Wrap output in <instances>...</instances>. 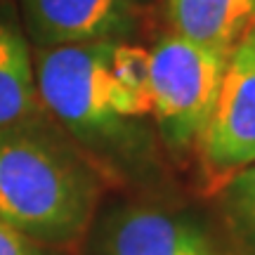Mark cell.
<instances>
[{"instance_id":"30bf717a","label":"cell","mask_w":255,"mask_h":255,"mask_svg":"<svg viewBox=\"0 0 255 255\" xmlns=\"http://www.w3.org/2000/svg\"><path fill=\"white\" fill-rule=\"evenodd\" d=\"M0 255H47L45 248L0 220Z\"/></svg>"},{"instance_id":"6da1fadb","label":"cell","mask_w":255,"mask_h":255,"mask_svg":"<svg viewBox=\"0 0 255 255\" xmlns=\"http://www.w3.org/2000/svg\"><path fill=\"white\" fill-rule=\"evenodd\" d=\"M38 97L78 142L121 161H139L151 114L149 52L123 40L40 47Z\"/></svg>"},{"instance_id":"9c48e42d","label":"cell","mask_w":255,"mask_h":255,"mask_svg":"<svg viewBox=\"0 0 255 255\" xmlns=\"http://www.w3.org/2000/svg\"><path fill=\"white\" fill-rule=\"evenodd\" d=\"M220 203L237 241L248 255H255V163L229 177L220 194Z\"/></svg>"},{"instance_id":"5b68a950","label":"cell","mask_w":255,"mask_h":255,"mask_svg":"<svg viewBox=\"0 0 255 255\" xmlns=\"http://www.w3.org/2000/svg\"><path fill=\"white\" fill-rule=\"evenodd\" d=\"M38 47L123 40L137 28L142 0H21Z\"/></svg>"},{"instance_id":"8992f818","label":"cell","mask_w":255,"mask_h":255,"mask_svg":"<svg viewBox=\"0 0 255 255\" xmlns=\"http://www.w3.org/2000/svg\"><path fill=\"white\" fill-rule=\"evenodd\" d=\"M97 255H220L194 220L154 206H121L104 218Z\"/></svg>"},{"instance_id":"7a4b0ae2","label":"cell","mask_w":255,"mask_h":255,"mask_svg":"<svg viewBox=\"0 0 255 255\" xmlns=\"http://www.w3.org/2000/svg\"><path fill=\"white\" fill-rule=\"evenodd\" d=\"M95 177L64 146L0 130V220L38 244L81 234L95 208Z\"/></svg>"},{"instance_id":"277c9868","label":"cell","mask_w":255,"mask_h":255,"mask_svg":"<svg viewBox=\"0 0 255 255\" xmlns=\"http://www.w3.org/2000/svg\"><path fill=\"white\" fill-rule=\"evenodd\" d=\"M196 144L210 175H234L255 163V26L229 52L215 109Z\"/></svg>"},{"instance_id":"3957f363","label":"cell","mask_w":255,"mask_h":255,"mask_svg":"<svg viewBox=\"0 0 255 255\" xmlns=\"http://www.w3.org/2000/svg\"><path fill=\"white\" fill-rule=\"evenodd\" d=\"M229 52L206 47L177 33L161 38L149 52L151 116L173 151L199 142L215 109Z\"/></svg>"},{"instance_id":"52a82bcc","label":"cell","mask_w":255,"mask_h":255,"mask_svg":"<svg viewBox=\"0 0 255 255\" xmlns=\"http://www.w3.org/2000/svg\"><path fill=\"white\" fill-rule=\"evenodd\" d=\"M173 33L232 52L255 26V0H165Z\"/></svg>"},{"instance_id":"ba28073f","label":"cell","mask_w":255,"mask_h":255,"mask_svg":"<svg viewBox=\"0 0 255 255\" xmlns=\"http://www.w3.org/2000/svg\"><path fill=\"white\" fill-rule=\"evenodd\" d=\"M36 66L24 36L0 21V130L28 119L38 102Z\"/></svg>"}]
</instances>
